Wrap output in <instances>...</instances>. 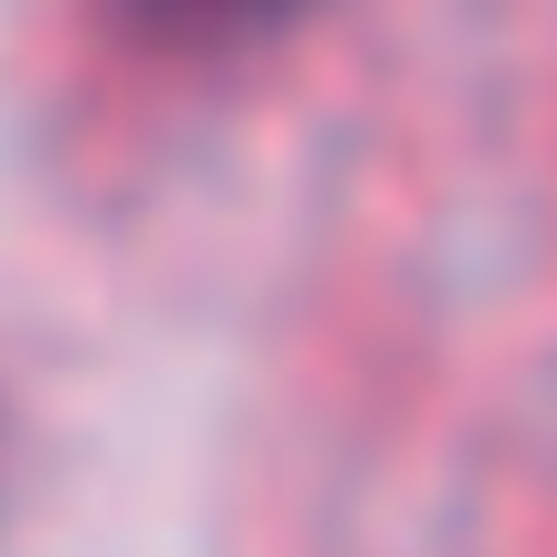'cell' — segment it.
Masks as SVG:
<instances>
[{
    "label": "cell",
    "mask_w": 557,
    "mask_h": 557,
    "mask_svg": "<svg viewBox=\"0 0 557 557\" xmlns=\"http://www.w3.org/2000/svg\"><path fill=\"white\" fill-rule=\"evenodd\" d=\"M166 10H264V0H166Z\"/></svg>",
    "instance_id": "obj_1"
}]
</instances>
